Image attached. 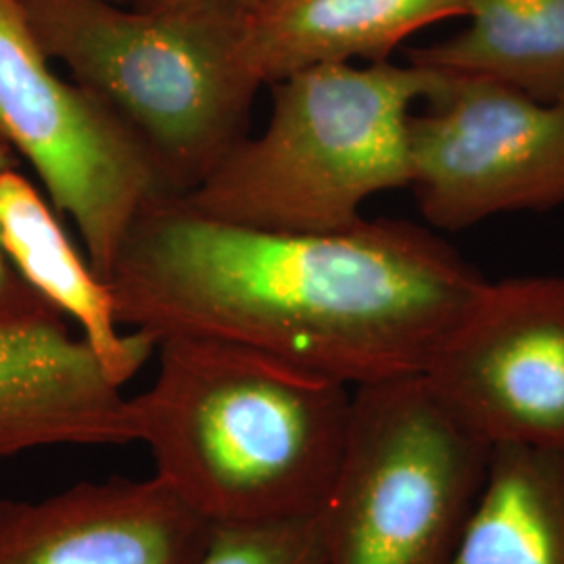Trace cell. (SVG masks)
I'll return each instance as SVG.
<instances>
[{
    "mask_svg": "<svg viewBox=\"0 0 564 564\" xmlns=\"http://www.w3.org/2000/svg\"><path fill=\"white\" fill-rule=\"evenodd\" d=\"M113 2H118V4H130V0H113Z\"/></svg>",
    "mask_w": 564,
    "mask_h": 564,
    "instance_id": "obj_18",
    "label": "cell"
},
{
    "mask_svg": "<svg viewBox=\"0 0 564 564\" xmlns=\"http://www.w3.org/2000/svg\"><path fill=\"white\" fill-rule=\"evenodd\" d=\"M13 167H18V155L0 141V174ZM53 316L61 314L21 279L0 245V321H36Z\"/></svg>",
    "mask_w": 564,
    "mask_h": 564,
    "instance_id": "obj_16",
    "label": "cell"
},
{
    "mask_svg": "<svg viewBox=\"0 0 564 564\" xmlns=\"http://www.w3.org/2000/svg\"><path fill=\"white\" fill-rule=\"evenodd\" d=\"M444 80L416 63H328L270 84L262 134L242 139L182 199L242 228L328 235L366 218L364 203L410 186V118Z\"/></svg>",
    "mask_w": 564,
    "mask_h": 564,
    "instance_id": "obj_3",
    "label": "cell"
},
{
    "mask_svg": "<svg viewBox=\"0 0 564 564\" xmlns=\"http://www.w3.org/2000/svg\"><path fill=\"white\" fill-rule=\"evenodd\" d=\"M212 533L155 475L0 500V564H197Z\"/></svg>",
    "mask_w": 564,
    "mask_h": 564,
    "instance_id": "obj_9",
    "label": "cell"
},
{
    "mask_svg": "<svg viewBox=\"0 0 564 564\" xmlns=\"http://www.w3.org/2000/svg\"><path fill=\"white\" fill-rule=\"evenodd\" d=\"M484 274L416 224L295 235L149 205L109 276L121 326L241 343L347 387L423 375Z\"/></svg>",
    "mask_w": 564,
    "mask_h": 564,
    "instance_id": "obj_1",
    "label": "cell"
},
{
    "mask_svg": "<svg viewBox=\"0 0 564 564\" xmlns=\"http://www.w3.org/2000/svg\"><path fill=\"white\" fill-rule=\"evenodd\" d=\"M466 0H256L242 57L260 86L328 63L389 61L405 39L464 18Z\"/></svg>",
    "mask_w": 564,
    "mask_h": 564,
    "instance_id": "obj_12",
    "label": "cell"
},
{
    "mask_svg": "<svg viewBox=\"0 0 564 564\" xmlns=\"http://www.w3.org/2000/svg\"><path fill=\"white\" fill-rule=\"evenodd\" d=\"M178 2H195V0H130L132 7H141V9H149V7H163V4H178ZM216 2H232V4H241V7H249L256 0H216Z\"/></svg>",
    "mask_w": 564,
    "mask_h": 564,
    "instance_id": "obj_17",
    "label": "cell"
},
{
    "mask_svg": "<svg viewBox=\"0 0 564 564\" xmlns=\"http://www.w3.org/2000/svg\"><path fill=\"white\" fill-rule=\"evenodd\" d=\"M0 141L76 224L102 281L142 212L174 197L141 137L97 95L53 72L20 0H0Z\"/></svg>",
    "mask_w": 564,
    "mask_h": 564,
    "instance_id": "obj_6",
    "label": "cell"
},
{
    "mask_svg": "<svg viewBox=\"0 0 564 564\" xmlns=\"http://www.w3.org/2000/svg\"><path fill=\"white\" fill-rule=\"evenodd\" d=\"M137 444L130 398L67 318L0 321V460L59 445Z\"/></svg>",
    "mask_w": 564,
    "mask_h": 564,
    "instance_id": "obj_10",
    "label": "cell"
},
{
    "mask_svg": "<svg viewBox=\"0 0 564 564\" xmlns=\"http://www.w3.org/2000/svg\"><path fill=\"white\" fill-rule=\"evenodd\" d=\"M489 445L423 375L360 384L318 512L324 564H452L481 498Z\"/></svg>",
    "mask_w": 564,
    "mask_h": 564,
    "instance_id": "obj_5",
    "label": "cell"
},
{
    "mask_svg": "<svg viewBox=\"0 0 564 564\" xmlns=\"http://www.w3.org/2000/svg\"><path fill=\"white\" fill-rule=\"evenodd\" d=\"M160 368L130 398L155 477L214 527L316 517L347 440L351 387L214 337L158 341Z\"/></svg>",
    "mask_w": 564,
    "mask_h": 564,
    "instance_id": "obj_2",
    "label": "cell"
},
{
    "mask_svg": "<svg viewBox=\"0 0 564 564\" xmlns=\"http://www.w3.org/2000/svg\"><path fill=\"white\" fill-rule=\"evenodd\" d=\"M464 18L458 34L408 48V61L564 101V0H466Z\"/></svg>",
    "mask_w": 564,
    "mask_h": 564,
    "instance_id": "obj_13",
    "label": "cell"
},
{
    "mask_svg": "<svg viewBox=\"0 0 564 564\" xmlns=\"http://www.w3.org/2000/svg\"><path fill=\"white\" fill-rule=\"evenodd\" d=\"M423 379L489 447L564 445V274L485 281Z\"/></svg>",
    "mask_w": 564,
    "mask_h": 564,
    "instance_id": "obj_8",
    "label": "cell"
},
{
    "mask_svg": "<svg viewBox=\"0 0 564 564\" xmlns=\"http://www.w3.org/2000/svg\"><path fill=\"white\" fill-rule=\"evenodd\" d=\"M197 564H324L321 519L214 527Z\"/></svg>",
    "mask_w": 564,
    "mask_h": 564,
    "instance_id": "obj_15",
    "label": "cell"
},
{
    "mask_svg": "<svg viewBox=\"0 0 564 564\" xmlns=\"http://www.w3.org/2000/svg\"><path fill=\"white\" fill-rule=\"evenodd\" d=\"M0 245L41 297L74 321L116 384L132 381L158 349L142 330H121L109 282L84 260L57 209L18 167L0 174Z\"/></svg>",
    "mask_w": 564,
    "mask_h": 564,
    "instance_id": "obj_11",
    "label": "cell"
},
{
    "mask_svg": "<svg viewBox=\"0 0 564 564\" xmlns=\"http://www.w3.org/2000/svg\"><path fill=\"white\" fill-rule=\"evenodd\" d=\"M452 564H564V445H498Z\"/></svg>",
    "mask_w": 564,
    "mask_h": 564,
    "instance_id": "obj_14",
    "label": "cell"
},
{
    "mask_svg": "<svg viewBox=\"0 0 564 564\" xmlns=\"http://www.w3.org/2000/svg\"><path fill=\"white\" fill-rule=\"evenodd\" d=\"M44 55L147 144L174 197L247 139L260 84L242 57L245 7L195 0H20Z\"/></svg>",
    "mask_w": 564,
    "mask_h": 564,
    "instance_id": "obj_4",
    "label": "cell"
},
{
    "mask_svg": "<svg viewBox=\"0 0 564 564\" xmlns=\"http://www.w3.org/2000/svg\"><path fill=\"white\" fill-rule=\"evenodd\" d=\"M423 105L410 118V188L433 228L563 207L564 101L444 74Z\"/></svg>",
    "mask_w": 564,
    "mask_h": 564,
    "instance_id": "obj_7",
    "label": "cell"
}]
</instances>
